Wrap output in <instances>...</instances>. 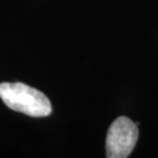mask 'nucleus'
Returning <instances> with one entry per match:
<instances>
[{
    "instance_id": "f257e3e1",
    "label": "nucleus",
    "mask_w": 158,
    "mask_h": 158,
    "mask_svg": "<svg viewBox=\"0 0 158 158\" xmlns=\"http://www.w3.org/2000/svg\"><path fill=\"white\" fill-rule=\"evenodd\" d=\"M0 98L6 107L31 117H46L52 114V103L42 91L23 82L0 83Z\"/></svg>"
},
{
    "instance_id": "f03ea898",
    "label": "nucleus",
    "mask_w": 158,
    "mask_h": 158,
    "mask_svg": "<svg viewBox=\"0 0 158 158\" xmlns=\"http://www.w3.org/2000/svg\"><path fill=\"white\" fill-rule=\"evenodd\" d=\"M138 139V128L127 116H119L109 127L106 139L108 158H127Z\"/></svg>"
}]
</instances>
